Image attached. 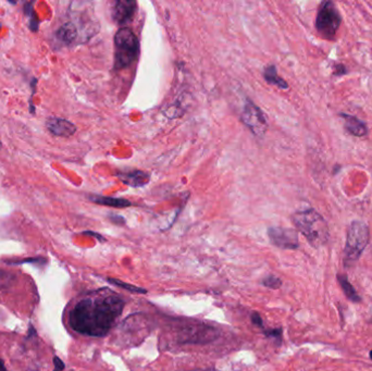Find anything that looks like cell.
<instances>
[{
    "instance_id": "6da1fadb",
    "label": "cell",
    "mask_w": 372,
    "mask_h": 371,
    "mask_svg": "<svg viewBox=\"0 0 372 371\" xmlns=\"http://www.w3.org/2000/svg\"><path fill=\"white\" fill-rule=\"evenodd\" d=\"M124 309V301L110 290L98 291L79 302L69 316L75 332L88 337H105L116 325Z\"/></svg>"
},
{
    "instance_id": "7a4b0ae2",
    "label": "cell",
    "mask_w": 372,
    "mask_h": 371,
    "mask_svg": "<svg viewBox=\"0 0 372 371\" xmlns=\"http://www.w3.org/2000/svg\"><path fill=\"white\" fill-rule=\"evenodd\" d=\"M293 222L314 248H321L329 241L328 224L314 209L298 211L293 216Z\"/></svg>"
},
{
    "instance_id": "3957f363",
    "label": "cell",
    "mask_w": 372,
    "mask_h": 371,
    "mask_svg": "<svg viewBox=\"0 0 372 371\" xmlns=\"http://www.w3.org/2000/svg\"><path fill=\"white\" fill-rule=\"evenodd\" d=\"M114 69L128 68L138 58L140 41L130 27H121L114 35Z\"/></svg>"
},
{
    "instance_id": "277c9868",
    "label": "cell",
    "mask_w": 372,
    "mask_h": 371,
    "mask_svg": "<svg viewBox=\"0 0 372 371\" xmlns=\"http://www.w3.org/2000/svg\"><path fill=\"white\" fill-rule=\"evenodd\" d=\"M369 228L363 221H353L347 229L345 250H344V266L352 268L359 260L369 243Z\"/></svg>"
},
{
    "instance_id": "5b68a950",
    "label": "cell",
    "mask_w": 372,
    "mask_h": 371,
    "mask_svg": "<svg viewBox=\"0 0 372 371\" xmlns=\"http://www.w3.org/2000/svg\"><path fill=\"white\" fill-rule=\"evenodd\" d=\"M341 25V15L331 1H324L317 15L316 29L322 39H333Z\"/></svg>"
},
{
    "instance_id": "8992f818",
    "label": "cell",
    "mask_w": 372,
    "mask_h": 371,
    "mask_svg": "<svg viewBox=\"0 0 372 371\" xmlns=\"http://www.w3.org/2000/svg\"><path fill=\"white\" fill-rule=\"evenodd\" d=\"M241 120L257 137H263L268 129V122L264 112L254 102L247 100Z\"/></svg>"
},
{
    "instance_id": "52a82bcc",
    "label": "cell",
    "mask_w": 372,
    "mask_h": 371,
    "mask_svg": "<svg viewBox=\"0 0 372 371\" xmlns=\"http://www.w3.org/2000/svg\"><path fill=\"white\" fill-rule=\"evenodd\" d=\"M269 238L273 245L283 250H296L300 246L298 234L293 229L272 227L268 230Z\"/></svg>"
},
{
    "instance_id": "ba28073f",
    "label": "cell",
    "mask_w": 372,
    "mask_h": 371,
    "mask_svg": "<svg viewBox=\"0 0 372 371\" xmlns=\"http://www.w3.org/2000/svg\"><path fill=\"white\" fill-rule=\"evenodd\" d=\"M138 9V3L134 0H118L112 8L114 22L124 25L131 21Z\"/></svg>"
},
{
    "instance_id": "9c48e42d",
    "label": "cell",
    "mask_w": 372,
    "mask_h": 371,
    "mask_svg": "<svg viewBox=\"0 0 372 371\" xmlns=\"http://www.w3.org/2000/svg\"><path fill=\"white\" fill-rule=\"evenodd\" d=\"M47 129L53 135L60 136V137H69L77 132V126L62 118H49L46 122Z\"/></svg>"
},
{
    "instance_id": "30bf717a",
    "label": "cell",
    "mask_w": 372,
    "mask_h": 371,
    "mask_svg": "<svg viewBox=\"0 0 372 371\" xmlns=\"http://www.w3.org/2000/svg\"><path fill=\"white\" fill-rule=\"evenodd\" d=\"M119 179L121 180L124 184L132 187H140L150 182V173L140 170L128 171V173H119Z\"/></svg>"
},
{
    "instance_id": "8fae6325",
    "label": "cell",
    "mask_w": 372,
    "mask_h": 371,
    "mask_svg": "<svg viewBox=\"0 0 372 371\" xmlns=\"http://www.w3.org/2000/svg\"><path fill=\"white\" fill-rule=\"evenodd\" d=\"M341 116L345 120V129L352 135L357 136V137H363V136L367 135L368 128L365 122L360 121L358 118L351 116V114H342Z\"/></svg>"
},
{
    "instance_id": "7c38bea8",
    "label": "cell",
    "mask_w": 372,
    "mask_h": 371,
    "mask_svg": "<svg viewBox=\"0 0 372 371\" xmlns=\"http://www.w3.org/2000/svg\"><path fill=\"white\" fill-rule=\"evenodd\" d=\"M90 201L97 205L102 206L114 207V208H128L132 206V203L128 199L116 198V197L100 196V195H92Z\"/></svg>"
},
{
    "instance_id": "4fadbf2b",
    "label": "cell",
    "mask_w": 372,
    "mask_h": 371,
    "mask_svg": "<svg viewBox=\"0 0 372 371\" xmlns=\"http://www.w3.org/2000/svg\"><path fill=\"white\" fill-rule=\"evenodd\" d=\"M338 281L346 297L350 301L354 302V303H360L361 299H360V296L358 295L357 292L354 289V286L352 285L351 282L348 280L347 276L343 274H338Z\"/></svg>"
},
{
    "instance_id": "5bb4252c",
    "label": "cell",
    "mask_w": 372,
    "mask_h": 371,
    "mask_svg": "<svg viewBox=\"0 0 372 371\" xmlns=\"http://www.w3.org/2000/svg\"><path fill=\"white\" fill-rule=\"evenodd\" d=\"M264 78L271 86H278L279 88H282V90H286L288 88V83L278 76L276 66H273V65L265 68Z\"/></svg>"
},
{
    "instance_id": "9a60e30c",
    "label": "cell",
    "mask_w": 372,
    "mask_h": 371,
    "mask_svg": "<svg viewBox=\"0 0 372 371\" xmlns=\"http://www.w3.org/2000/svg\"><path fill=\"white\" fill-rule=\"evenodd\" d=\"M77 35H78V32H77L74 25L72 23H67V25H63L59 29L57 36H58V39L61 41L65 43V44H70V43H72L77 39Z\"/></svg>"
},
{
    "instance_id": "2e32d148",
    "label": "cell",
    "mask_w": 372,
    "mask_h": 371,
    "mask_svg": "<svg viewBox=\"0 0 372 371\" xmlns=\"http://www.w3.org/2000/svg\"><path fill=\"white\" fill-rule=\"evenodd\" d=\"M25 13L29 18V29L32 32L39 31V20L37 18L36 13H35L34 8H33V3H27L25 5Z\"/></svg>"
},
{
    "instance_id": "e0dca14e",
    "label": "cell",
    "mask_w": 372,
    "mask_h": 371,
    "mask_svg": "<svg viewBox=\"0 0 372 371\" xmlns=\"http://www.w3.org/2000/svg\"><path fill=\"white\" fill-rule=\"evenodd\" d=\"M108 282L114 284V285L121 288V289L128 290L131 293L136 294H146L147 290L140 288V286L132 285V284L126 283V282L121 281V280L114 279V278H109Z\"/></svg>"
},
{
    "instance_id": "ac0fdd59",
    "label": "cell",
    "mask_w": 372,
    "mask_h": 371,
    "mask_svg": "<svg viewBox=\"0 0 372 371\" xmlns=\"http://www.w3.org/2000/svg\"><path fill=\"white\" fill-rule=\"evenodd\" d=\"M261 283H263V285L266 286V288L271 290L280 289L281 285H282V281H281V279H279L276 276H273V274H270L268 277L265 278V279L261 281Z\"/></svg>"
},
{
    "instance_id": "d6986e66",
    "label": "cell",
    "mask_w": 372,
    "mask_h": 371,
    "mask_svg": "<svg viewBox=\"0 0 372 371\" xmlns=\"http://www.w3.org/2000/svg\"><path fill=\"white\" fill-rule=\"evenodd\" d=\"M13 276L9 272L4 271V270H0V289H4V288H7L11 282H13Z\"/></svg>"
},
{
    "instance_id": "ffe728a7",
    "label": "cell",
    "mask_w": 372,
    "mask_h": 371,
    "mask_svg": "<svg viewBox=\"0 0 372 371\" xmlns=\"http://www.w3.org/2000/svg\"><path fill=\"white\" fill-rule=\"evenodd\" d=\"M264 335L267 337H271V339H277V340L280 341L281 337H282V329L278 328V329H270V330H264Z\"/></svg>"
},
{
    "instance_id": "44dd1931",
    "label": "cell",
    "mask_w": 372,
    "mask_h": 371,
    "mask_svg": "<svg viewBox=\"0 0 372 371\" xmlns=\"http://www.w3.org/2000/svg\"><path fill=\"white\" fill-rule=\"evenodd\" d=\"M36 79H33L31 82L32 95L31 100H29V112H31L32 114H35V107L34 104H33V97H34L35 92H36Z\"/></svg>"
},
{
    "instance_id": "7402d4cb",
    "label": "cell",
    "mask_w": 372,
    "mask_h": 371,
    "mask_svg": "<svg viewBox=\"0 0 372 371\" xmlns=\"http://www.w3.org/2000/svg\"><path fill=\"white\" fill-rule=\"evenodd\" d=\"M251 323H254L256 327L264 328V321L258 313H251Z\"/></svg>"
},
{
    "instance_id": "603a6c76",
    "label": "cell",
    "mask_w": 372,
    "mask_h": 371,
    "mask_svg": "<svg viewBox=\"0 0 372 371\" xmlns=\"http://www.w3.org/2000/svg\"><path fill=\"white\" fill-rule=\"evenodd\" d=\"M53 364H55V370L53 371H63L65 370V364L59 357L53 358Z\"/></svg>"
},
{
    "instance_id": "cb8c5ba5",
    "label": "cell",
    "mask_w": 372,
    "mask_h": 371,
    "mask_svg": "<svg viewBox=\"0 0 372 371\" xmlns=\"http://www.w3.org/2000/svg\"><path fill=\"white\" fill-rule=\"evenodd\" d=\"M0 371H7V368H6L5 363L0 359Z\"/></svg>"
},
{
    "instance_id": "d4e9b609",
    "label": "cell",
    "mask_w": 372,
    "mask_h": 371,
    "mask_svg": "<svg viewBox=\"0 0 372 371\" xmlns=\"http://www.w3.org/2000/svg\"><path fill=\"white\" fill-rule=\"evenodd\" d=\"M370 358L372 359V351H371V352H370Z\"/></svg>"
},
{
    "instance_id": "484cf974",
    "label": "cell",
    "mask_w": 372,
    "mask_h": 371,
    "mask_svg": "<svg viewBox=\"0 0 372 371\" xmlns=\"http://www.w3.org/2000/svg\"><path fill=\"white\" fill-rule=\"evenodd\" d=\"M0 147H1V143H0Z\"/></svg>"
}]
</instances>
